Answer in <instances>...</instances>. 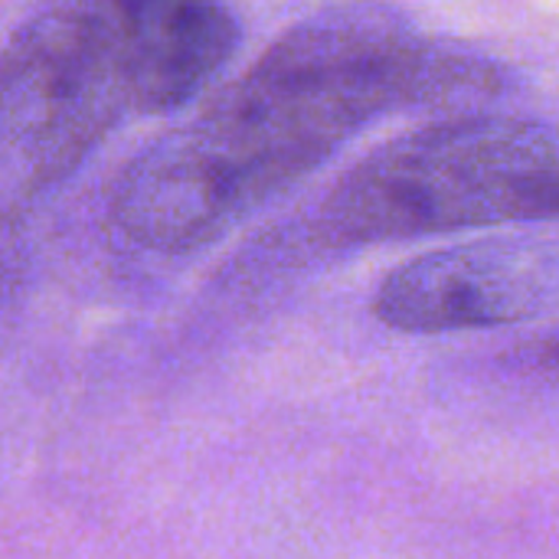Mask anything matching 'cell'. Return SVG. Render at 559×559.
<instances>
[{
	"instance_id": "2",
	"label": "cell",
	"mask_w": 559,
	"mask_h": 559,
	"mask_svg": "<svg viewBox=\"0 0 559 559\" xmlns=\"http://www.w3.org/2000/svg\"><path fill=\"white\" fill-rule=\"evenodd\" d=\"M559 219V128L462 115L409 131L350 167L321 200L331 246Z\"/></svg>"
},
{
	"instance_id": "1",
	"label": "cell",
	"mask_w": 559,
	"mask_h": 559,
	"mask_svg": "<svg viewBox=\"0 0 559 559\" xmlns=\"http://www.w3.org/2000/svg\"><path fill=\"white\" fill-rule=\"evenodd\" d=\"M498 85V66L390 23H301L118 174L111 219L151 252L200 249L367 121Z\"/></svg>"
},
{
	"instance_id": "5",
	"label": "cell",
	"mask_w": 559,
	"mask_h": 559,
	"mask_svg": "<svg viewBox=\"0 0 559 559\" xmlns=\"http://www.w3.org/2000/svg\"><path fill=\"white\" fill-rule=\"evenodd\" d=\"M134 115L180 108L226 66L239 43L229 7L200 0L111 3Z\"/></svg>"
},
{
	"instance_id": "6",
	"label": "cell",
	"mask_w": 559,
	"mask_h": 559,
	"mask_svg": "<svg viewBox=\"0 0 559 559\" xmlns=\"http://www.w3.org/2000/svg\"><path fill=\"white\" fill-rule=\"evenodd\" d=\"M547 364H550V370L554 373H559V334L547 344Z\"/></svg>"
},
{
	"instance_id": "4",
	"label": "cell",
	"mask_w": 559,
	"mask_h": 559,
	"mask_svg": "<svg viewBox=\"0 0 559 559\" xmlns=\"http://www.w3.org/2000/svg\"><path fill=\"white\" fill-rule=\"evenodd\" d=\"M557 301V252L504 239L409 259L383 278L373 314L403 334H452L518 324Z\"/></svg>"
},
{
	"instance_id": "3",
	"label": "cell",
	"mask_w": 559,
	"mask_h": 559,
	"mask_svg": "<svg viewBox=\"0 0 559 559\" xmlns=\"http://www.w3.org/2000/svg\"><path fill=\"white\" fill-rule=\"evenodd\" d=\"M134 105L108 3L49 7L7 39L0 128L23 190L59 180Z\"/></svg>"
}]
</instances>
